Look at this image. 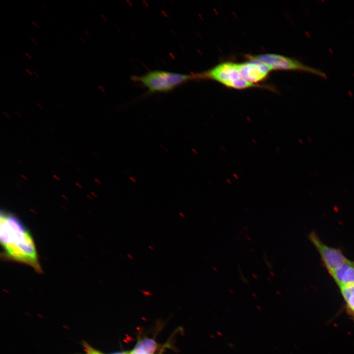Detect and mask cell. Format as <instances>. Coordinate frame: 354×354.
Here are the masks:
<instances>
[{
	"label": "cell",
	"instance_id": "1",
	"mask_svg": "<svg viewBox=\"0 0 354 354\" xmlns=\"http://www.w3.org/2000/svg\"><path fill=\"white\" fill-rule=\"evenodd\" d=\"M0 218V243L4 257L41 272L35 243L28 229L14 214L1 211Z\"/></svg>",
	"mask_w": 354,
	"mask_h": 354
},
{
	"label": "cell",
	"instance_id": "2",
	"mask_svg": "<svg viewBox=\"0 0 354 354\" xmlns=\"http://www.w3.org/2000/svg\"><path fill=\"white\" fill-rule=\"evenodd\" d=\"M195 79L194 74H185L164 70H152L145 74L133 75L131 79L142 84L149 93L167 92Z\"/></svg>",
	"mask_w": 354,
	"mask_h": 354
},
{
	"label": "cell",
	"instance_id": "3",
	"mask_svg": "<svg viewBox=\"0 0 354 354\" xmlns=\"http://www.w3.org/2000/svg\"><path fill=\"white\" fill-rule=\"evenodd\" d=\"M195 79H211L225 86L243 89L256 86L244 79L240 74L236 63L225 62L219 64L208 71L194 74Z\"/></svg>",
	"mask_w": 354,
	"mask_h": 354
},
{
	"label": "cell",
	"instance_id": "4",
	"mask_svg": "<svg viewBox=\"0 0 354 354\" xmlns=\"http://www.w3.org/2000/svg\"><path fill=\"white\" fill-rule=\"evenodd\" d=\"M264 62L272 69L297 70L315 74L325 78L326 74L321 70L307 66L295 59L280 55L266 54L255 56L251 59Z\"/></svg>",
	"mask_w": 354,
	"mask_h": 354
},
{
	"label": "cell",
	"instance_id": "5",
	"mask_svg": "<svg viewBox=\"0 0 354 354\" xmlns=\"http://www.w3.org/2000/svg\"><path fill=\"white\" fill-rule=\"evenodd\" d=\"M308 237L318 252L323 264L329 274L348 259L341 249L324 243L315 232H311Z\"/></svg>",
	"mask_w": 354,
	"mask_h": 354
},
{
	"label": "cell",
	"instance_id": "6",
	"mask_svg": "<svg viewBox=\"0 0 354 354\" xmlns=\"http://www.w3.org/2000/svg\"><path fill=\"white\" fill-rule=\"evenodd\" d=\"M240 75L246 81L254 84L263 80L273 70L267 64L255 59L236 63Z\"/></svg>",
	"mask_w": 354,
	"mask_h": 354
},
{
	"label": "cell",
	"instance_id": "7",
	"mask_svg": "<svg viewBox=\"0 0 354 354\" xmlns=\"http://www.w3.org/2000/svg\"><path fill=\"white\" fill-rule=\"evenodd\" d=\"M330 275L339 288L354 285V261L348 259Z\"/></svg>",
	"mask_w": 354,
	"mask_h": 354
},
{
	"label": "cell",
	"instance_id": "8",
	"mask_svg": "<svg viewBox=\"0 0 354 354\" xmlns=\"http://www.w3.org/2000/svg\"><path fill=\"white\" fill-rule=\"evenodd\" d=\"M339 289L345 302L347 312L354 320V285Z\"/></svg>",
	"mask_w": 354,
	"mask_h": 354
},
{
	"label": "cell",
	"instance_id": "9",
	"mask_svg": "<svg viewBox=\"0 0 354 354\" xmlns=\"http://www.w3.org/2000/svg\"><path fill=\"white\" fill-rule=\"evenodd\" d=\"M157 348L156 342L150 338H145L136 344L134 350H141L146 354H153Z\"/></svg>",
	"mask_w": 354,
	"mask_h": 354
},
{
	"label": "cell",
	"instance_id": "10",
	"mask_svg": "<svg viewBox=\"0 0 354 354\" xmlns=\"http://www.w3.org/2000/svg\"><path fill=\"white\" fill-rule=\"evenodd\" d=\"M128 354H140L138 353L137 351H136L135 350H134L129 352Z\"/></svg>",
	"mask_w": 354,
	"mask_h": 354
},
{
	"label": "cell",
	"instance_id": "11",
	"mask_svg": "<svg viewBox=\"0 0 354 354\" xmlns=\"http://www.w3.org/2000/svg\"><path fill=\"white\" fill-rule=\"evenodd\" d=\"M128 353L129 352H122L115 353L112 354H128Z\"/></svg>",
	"mask_w": 354,
	"mask_h": 354
},
{
	"label": "cell",
	"instance_id": "12",
	"mask_svg": "<svg viewBox=\"0 0 354 354\" xmlns=\"http://www.w3.org/2000/svg\"><path fill=\"white\" fill-rule=\"evenodd\" d=\"M84 33L88 36H91L90 33L87 30H84Z\"/></svg>",
	"mask_w": 354,
	"mask_h": 354
},
{
	"label": "cell",
	"instance_id": "13",
	"mask_svg": "<svg viewBox=\"0 0 354 354\" xmlns=\"http://www.w3.org/2000/svg\"><path fill=\"white\" fill-rule=\"evenodd\" d=\"M25 70H26V71L27 72L29 73V74L30 76H32V73L31 71L28 68H25Z\"/></svg>",
	"mask_w": 354,
	"mask_h": 354
},
{
	"label": "cell",
	"instance_id": "14",
	"mask_svg": "<svg viewBox=\"0 0 354 354\" xmlns=\"http://www.w3.org/2000/svg\"><path fill=\"white\" fill-rule=\"evenodd\" d=\"M25 54L30 59H32V57L30 56V55L28 52H25Z\"/></svg>",
	"mask_w": 354,
	"mask_h": 354
},
{
	"label": "cell",
	"instance_id": "15",
	"mask_svg": "<svg viewBox=\"0 0 354 354\" xmlns=\"http://www.w3.org/2000/svg\"><path fill=\"white\" fill-rule=\"evenodd\" d=\"M31 22L33 24V25H34L36 28H38V25H37V24H36V22H34L33 20H31Z\"/></svg>",
	"mask_w": 354,
	"mask_h": 354
},
{
	"label": "cell",
	"instance_id": "16",
	"mask_svg": "<svg viewBox=\"0 0 354 354\" xmlns=\"http://www.w3.org/2000/svg\"><path fill=\"white\" fill-rule=\"evenodd\" d=\"M41 5L45 10L47 9V7L45 6V5L44 3L41 2Z\"/></svg>",
	"mask_w": 354,
	"mask_h": 354
},
{
	"label": "cell",
	"instance_id": "17",
	"mask_svg": "<svg viewBox=\"0 0 354 354\" xmlns=\"http://www.w3.org/2000/svg\"><path fill=\"white\" fill-rule=\"evenodd\" d=\"M32 73H33L37 77H39V75L37 73V72H36V71H35L34 70H33V71H32Z\"/></svg>",
	"mask_w": 354,
	"mask_h": 354
},
{
	"label": "cell",
	"instance_id": "18",
	"mask_svg": "<svg viewBox=\"0 0 354 354\" xmlns=\"http://www.w3.org/2000/svg\"><path fill=\"white\" fill-rule=\"evenodd\" d=\"M30 39L35 44H36V45L37 44L36 40L34 39H33L32 37H30Z\"/></svg>",
	"mask_w": 354,
	"mask_h": 354
},
{
	"label": "cell",
	"instance_id": "19",
	"mask_svg": "<svg viewBox=\"0 0 354 354\" xmlns=\"http://www.w3.org/2000/svg\"><path fill=\"white\" fill-rule=\"evenodd\" d=\"M80 39L84 42V44H86V42L83 37L80 36Z\"/></svg>",
	"mask_w": 354,
	"mask_h": 354
}]
</instances>
